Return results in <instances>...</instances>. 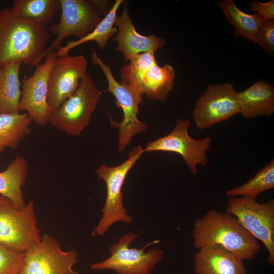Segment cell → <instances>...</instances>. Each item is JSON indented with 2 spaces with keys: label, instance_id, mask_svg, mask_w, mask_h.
Listing matches in <instances>:
<instances>
[{
  "label": "cell",
  "instance_id": "obj_1",
  "mask_svg": "<svg viewBox=\"0 0 274 274\" xmlns=\"http://www.w3.org/2000/svg\"><path fill=\"white\" fill-rule=\"evenodd\" d=\"M49 37L47 26L24 19L12 8L0 9V66L15 62L39 65Z\"/></svg>",
  "mask_w": 274,
  "mask_h": 274
},
{
  "label": "cell",
  "instance_id": "obj_2",
  "mask_svg": "<svg viewBox=\"0 0 274 274\" xmlns=\"http://www.w3.org/2000/svg\"><path fill=\"white\" fill-rule=\"evenodd\" d=\"M193 238L197 250L218 246L243 260L254 259L260 249L257 239L234 217L215 210L195 221Z\"/></svg>",
  "mask_w": 274,
  "mask_h": 274
},
{
  "label": "cell",
  "instance_id": "obj_3",
  "mask_svg": "<svg viewBox=\"0 0 274 274\" xmlns=\"http://www.w3.org/2000/svg\"><path fill=\"white\" fill-rule=\"evenodd\" d=\"M154 54L147 52L132 56L121 68V82L149 99L164 101L174 88L175 71L168 63L159 66Z\"/></svg>",
  "mask_w": 274,
  "mask_h": 274
},
{
  "label": "cell",
  "instance_id": "obj_4",
  "mask_svg": "<svg viewBox=\"0 0 274 274\" xmlns=\"http://www.w3.org/2000/svg\"><path fill=\"white\" fill-rule=\"evenodd\" d=\"M59 22L49 28L56 38L41 56L40 63L50 52L59 48L66 37L75 36L79 39L89 34L101 21V16H105L109 11L107 10L108 2L104 1L59 0Z\"/></svg>",
  "mask_w": 274,
  "mask_h": 274
},
{
  "label": "cell",
  "instance_id": "obj_5",
  "mask_svg": "<svg viewBox=\"0 0 274 274\" xmlns=\"http://www.w3.org/2000/svg\"><path fill=\"white\" fill-rule=\"evenodd\" d=\"M144 153L142 146H138L128 153L127 159L121 164L111 167L104 163L96 169L97 178L106 183L107 196L102 217L92 231V236L103 235L116 222H132V217L123 204L122 189L128 173Z\"/></svg>",
  "mask_w": 274,
  "mask_h": 274
},
{
  "label": "cell",
  "instance_id": "obj_6",
  "mask_svg": "<svg viewBox=\"0 0 274 274\" xmlns=\"http://www.w3.org/2000/svg\"><path fill=\"white\" fill-rule=\"evenodd\" d=\"M91 60L94 65L102 70L108 83L106 92H109L115 98V104L123 112V119L120 122L115 121L110 115L111 125L118 129V150L123 151L130 144L134 135L145 131L147 125L138 118L139 105L143 101L141 95L122 82H118L114 78L110 65L104 63L95 50L91 48Z\"/></svg>",
  "mask_w": 274,
  "mask_h": 274
},
{
  "label": "cell",
  "instance_id": "obj_7",
  "mask_svg": "<svg viewBox=\"0 0 274 274\" xmlns=\"http://www.w3.org/2000/svg\"><path fill=\"white\" fill-rule=\"evenodd\" d=\"M41 238L33 202L30 201L19 208L0 195V244L25 252L38 245Z\"/></svg>",
  "mask_w": 274,
  "mask_h": 274
},
{
  "label": "cell",
  "instance_id": "obj_8",
  "mask_svg": "<svg viewBox=\"0 0 274 274\" xmlns=\"http://www.w3.org/2000/svg\"><path fill=\"white\" fill-rule=\"evenodd\" d=\"M101 94L91 77L86 74L76 91L51 112L49 123L66 134L79 135L89 124Z\"/></svg>",
  "mask_w": 274,
  "mask_h": 274
},
{
  "label": "cell",
  "instance_id": "obj_9",
  "mask_svg": "<svg viewBox=\"0 0 274 274\" xmlns=\"http://www.w3.org/2000/svg\"><path fill=\"white\" fill-rule=\"evenodd\" d=\"M137 236L131 232L123 235L110 247V257L101 262L92 263L90 268L95 270H113L117 274H150L162 260L164 252L157 248L147 251L145 250L161 241H153L140 249L130 248Z\"/></svg>",
  "mask_w": 274,
  "mask_h": 274
},
{
  "label": "cell",
  "instance_id": "obj_10",
  "mask_svg": "<svg viewBox=\"0 0 274 274\" xmlns=\"http://www.w3.org/2000/svg\"><path fill=\"white\" fill-rule=\"evenodd\" d=\"M226 213L234 217L256 239L264 245L268 253L267 261L274 265V199L258 203L248 197L230 198L226 206Z\"/></svg>",
  "mask_w": 274,
  "mask_h": 274
},
{
  "label": "cell",
  "instance_id": "obj_11",
  "mask_svg": "<svg viewBox=\"0 0 274 274\" xmlns=\"http://www.w3.org/2000/svg\"><path fill=\"white\" fill-rule=\"evenodd\" d=\"M190 124L189 120L178 119L169 133L148 142L144 152L164 151L179 154L191 173L195 176L198 172L197 165L205 166L208 163L206 151L210 147L212 139L209 136L197 140L191 138L188 132Z\"/></svg>",
  "mask_w": 274,
  "mask_h": 274
},
{
  "label": "cell",
  "instance_id": "obj_12",
  "mask_svg": "<svg viewBox=\"0 0 274 274\" xmlns=\"http://www.w3.org/2000/svg\"><path fill=\"white\" fill-rule=\"evenodd\" d=\"M78 255L74 249L62 250L56 239L44 234L38 245L24 252L21 274H79L73 268Z\"/></svg>",
  "mask_w": 274,
  "mask_h": 274
},
{
  "label": "cell",
  "instance_id": "obj_13",
  "mask_svg": "<svg viewBox=\"0 0 274 274\" xmlns=\"http://www.w3.org/2000/svg\"><path fill=\"white\" fill-rule=\"evenodd\" d=\"M237 92L232 84L208 86L192 111L197 129L203 130L239 113Z\"/></svg>",
  "mask_w": 274,
  "mask_h": 274
},
{
  "label": "cell",
  "instance_id": "obj_14",
  "mask_svg": "<svg viewBox=\"0 0 274 274\" xmlns=\"http://www.w3.org/2000/svg\"><path fill=\"white\" fill-rule=\"evenodd\" d=\"M56 58L51 51L43 63L36 66L32 75L22 80L19 111H26L37 125L49 123L51 109L47 101L48 77Z\"/></svg>",
  "mask_w": 274,
  "mask_h": 274
},
{
  "label": "cell",
  "instance_id": "obj_15",
  "mask_svg": "<svg viewBox=\"0 0 274 274\" xmlns=\"http://www.w3.org/2000/svg\"><path fill=\"white\" fill-rule=\"evenodd\" d=\"M87 62L82 55L56 56L48 77L47 101L51 112L78 89L86 74Z\"/></svg>",
  "mask_w": 274,
  "mask_h": 274
},
{
  "label": "cell",
  "instance_id": "obj_16",
  "mask_svg": "<svg viewBox=\"0 0 274 274\" xmlns=\"http://www.w3.org/2000/svg\"><path fill=\"white\" fill-rule=\"evenodd\" d=\"M117 32L113 40L117 43L116 50L122 53L126 62L133 56L147 52H155L165 45L162 38L151 35L144 36L135 29L129 14L127 4L124 3L122 12L116 17Z\"/></svg>",
  "mask_w": 274,
  "mask_h": 274
},
{
  "label": "cell",
  "instance_id": "obj_17",
  "mask_svg": "<svg viewBox=\"0 0 274 274\" xmlns=\"http://www.w3.org/2000/svg\"><path fill=\"white\" fill-rule=\"evenodd\" d=\"M194 274H248L243 260L218 246L198 250L194 257Z\"/></svg>",
  "mask_w": 274,
  "mask_h": 274
},
{
  "label": "cell",
  "instance_id": "obj_18",
  "mask_svg": "<svg viewBox=\"0 0 274 274\" xmlns=\"http://www.w3.org/2000/svg\"><path fill=\"white\" fill-rule=\"evenodd\" d=\"M239 113L245 119L271 116L274 113V87L260 80L245 90L238 92Z\"/></svg>",
  "mask_w": 274,
  "mask_h": 274
},
{
  "label": "cell",
  "instance_id": "obj_19",
  "mask_svg": "<svg viewBox=\"0 0 274 274\" xmlns=\"http://www.w3.org/2000/svg\"><path fill=\"white\" fill-rule=\"evenodd\" d=\"M29 174L27 161L22 156L13 159L0 172V195L4 196L19 208L26 205L22 187Z\"/></svg>",
  "mask_w": 274,
  "mask_h": 274
},
{
  "label": "cell",
  "instance_id": "obj_20",
  "mask_svg": "<svg viewBox=\"0 0 274 274\" xmlns=\"http://www.w3.org/2000/svg\"><path fill=\"white\" fill-rule=\"evenodd\" d=\"M21 62L0 66V114L19 113Z\"/></svg>",
  "mask_w": 274,
  "mask_h": 274
},
{
  "label": "cell",
  "instance_id": "obj_21",
  "mask_svg": "<svg viewBox=\"0 0 274 274\" xmlns=\"http://www.w3.org/2000/svg\"><path fill=\"white\" fill-rule=\"evenodd\" d=\"M225 19L233 27L235 38L243 37L248 42L255 43L257 30L265 20L258 14H247L236 6L233 0H225L217 4Z\"/></svg>",
  "mask_w": 274,
  "mask_h": 274
},
{
  "label": "cell",
  "instance_id": "obj_22",
  "mask_svg": "<svg viewBox=\"0 0 274 274\" xmlns=\"http://www.w3.org/2000/svg\"><path fill=\"white\" fill-rule=\"evenodd\" d=\"M123 2L122 0H116L109 11L91 32L81 39L67 41L65 46H61L57 49L55 53L56 56L67 55L72 49L90 41L95 42L99 48L104 49L109 38L117 32V28L114 27V25L117 17V12Z\"/></svg>",
  "mask_w": 274,
  "mask_h": 274
},
{
  "label": "cell",
  "instance_id": "obj_23",
  "mask_svg": "<svg viewBox=\"0 0 274 274\" xmlns=\"http://www.w3.org/2000/svg\"><path fill=\"white\" fill-rule=\"evenodd\" d=\"M32 119L27 113L0 114V147L17 149L31 133Z\"/></svg>",
  "mask_w": 274,
  "mask_h": 274
},
{
  "label": "cell",
  "instance_id": "obj_24",
  "mask_svg": "<svg viewBox=\"0 0 274 274\" xmlns=\"http://www.w3.org/2000/svg\"><path fill=\"white\" fill-rule=\"evenodd\" d=\"M12 9L33 23L47 26L60 10L59 0H15Z\"/></svg>",
  "mask_w": 274,
  "mask_h": 274
},
{
  "label": "cell",
  "instance_id": "obj_25",
  "mask_svg": "<svg viewBox=\"0 0 274 274\" xmlns=\"http://www.w3.org/2000/svg\"><path fill=\"white\" fill-rule=\"evenodd\" d=\"M274 188V160L265 166L245 184L226 192L229 197H248L256 199L261 193Z\"/></svg>",
  "mask_w": 274,
  "mask_h": 274
},
{
  "label": "cell",
  "instance_id": "obj_26",
  "mask_svg": "<svg viewBox=\"0 0 274 274\" xmlns=\"http://www.w3.org/2000/svg\"><path fill=\"white\" fill-rule=\"evenodd\" d=\"M24 252L0 244V274H21Z\"/></svg>",
  "mask_w": 274,
  "mask_h": 274
},
{
  "label": "cell",
  "instance_id": "obj_27",
  "mask_svg": "<svg viewBox=\"0 0 274 274\" xmlns=\"http://www.w3.org/2000/svg\"><path fill=\"white\" fill-rule=\"evenodd\" d=\"M255 43L266 52L272 55L274 51V20H266L259 27L256 34Z\"/></svg>",
  "mask_w": 274,
  "mask_h": 274
},
{
  "label": "cell",
  "instance_id": "obj_28",
  "mask_svg": "<svg viewBox=\"0 0 274 274\" xmlns=\"http://www.w3.org/2000/svg\"><path fill=\"white\" fill-rule=\"evenodd\" d=\"M252 11L256 12L265 21L274 19V1L271 0L266 3L254 1L250 3Z\"/></svg>",
  "mask_w": 274,
  "mask_h": 274
},
{
  "label": "cell",
  "instance_id": "obj_29",
  "mask_svg": "<svg viewBox=\"0 0 274 274\" xmlns=\"http://www.w3.org/2000/svg\"><path fill=\"white\" fill-rule=\"evenodd\" d=\"M4 148L0 147V154L4 151Z\"/></svg>",
  "mask_w": 274,
  "mask_h": 274
}]
</instances>
